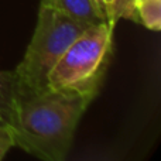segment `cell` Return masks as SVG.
<instances>
[{
  "label": "cell",
  "mask_w": 161,
  "mask_h": 161,
  "mask_svg": "<svg viewBox=\"0 0 161 161\" xmlns=\"http://www.w3.org/2000/svg\"><path fill=\"white\" fill-rule=\"evenodd\" d=\"M93 99L45 86L20 85L11 72H0V117L14 146L42 161H67L80 119Z\"/></svg>",
  "instance_id": "1"
},
{
  "label": "cell",
  "mask_w": 161,
  "mask_h": 161,
  "mask_svg": "<svg viewBox=\"0 0 161 161\" xmlns=\"http://www.w3.org/2000/svg\"><path fill=\"white\" fill-rule=\"evenodd\" d=\"M114 27L109 21L89 25L54 65L47 86L95 100L113 58Z\"/></svg>",
  "instance_id": "2"
},
{
  "label": "cell",
  "mask_w": 161,
  "mask_h": 161,
  "mask_svg": "<svg viewBox=\"0 0 161 161\" xmlns=\"http://www.w3.org/2000/svg\"><path fill=\"white\" fill-rule=\"evenodd\" d=\"M88 27L55 8L40 4L33 37L21 62L13 71L16 80L30 89L45 88L54 65Z\"/></svg>",
  "instance_id": "3"
},
{
  "label": "cell",
  "mask_w": 161,
  "mask_h": 161,
  "mask_svg": "<svg viewBox=\"0 0 161 161\" xmlns=\"http://www.w3.org/2000/svg\"><path fill=\"white\" fill-rule=\"evenodd\" d=\"M41 4L55 8L86 25L106 21L95 0H41Z\"/></svg>",
  "instance_id": "4"
},
{
  "label": "cell",
  "mask_w": 161,
  "mask_h": 161,
  "mask_svg": "<svg viewBox=\"0 0 161 161\" xmlns=\"http://www.w3.org/2000/svg\"><path fill=\"white\" fill-rule=\"evenodd\" d=\"M134 23L158 31L161 28V0H134Z\"/></svg>",
  "instance_id": "5"
},
{
  "label": "cell",
  "mask_w": 161,
  "mask_h": 161,
  "mask_svg": "<svg viewBox=\"0 0 161 161\" xmlns=\"http://www.w3.org/2000/svg\"><path fill=\"white\" fill-rule=\"evenodd\" d=\"M134 17V0H114L112 21L116 24L120 19H127L133 21Z\"/></svg>",
  "instance_id": "6"
},
{
  "label": "cell",
  "mask_w": 161,
  "mask_h": 161,
  "mask_svg": "<svg viewBox=\"0 0 161 161\" xmlns=\"http://www.w3.org/2000/svg\"><path fill=\"white\" fill-rule=\"evenodd\" d=\"M14 146V140L11 137V133L7 126L0 127V161H3L4 156L8 153L11 147Z\"/></svg>",
  "instance_id": "7"
},
{
  "label": "cell",
  "mask_w": 161,
  "mask_h": 161,
  "mask_svg": "<svg viewBox=\"0 0 161 161\" xmlns=\"http://www.w3.org/2000/svg\"><path fill=\"white\" fill-rule=\"evenodd\" d=\"M97 4V7L100 8V11H102V14L105 16L106 21L112 23L113 25H116L113 21H112V14H113V3L114 0H95Z\"/></svg>",
  "instance_id": "8"
},
{
  "label": "cell",
  "mask_w": 161,
  "mask_h": 161,
  "mask_svg": "<svg viewBox=\"0 0 161 161\" xmlns=\"http://www.w3.org/2000/svg\"><path fill=\"white\" fill-rule=\"evenodd\" d=\"M6 126V123H4V120L2 119V117H0V127H4Z\"/></svg>",
  "instance_id": "9"
}]
</instances>
